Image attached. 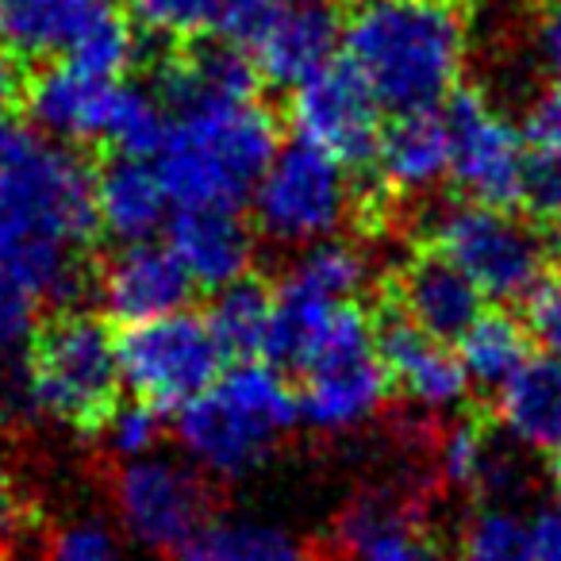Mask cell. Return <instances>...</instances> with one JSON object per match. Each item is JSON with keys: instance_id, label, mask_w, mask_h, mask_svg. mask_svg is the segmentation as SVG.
Returning <instances> with one entry per match:
<instances>
[{"instance_id": "cell-38", "label": "cell", "mask_w": 561, "mask_h": 561, "mask_svg": "<svg viewBox=\"0 0 561 561\" xmlns=\"http://www.w3.org/2000/svg\"><path fill=\"white\" fill-rule=\"evenodd\" d=\"M24 139H27V127H20L16 119L0 112V170L9 165V158L16 154L20 142H24Z\"/></svg>"}, {"instance_id": "cell-5", "label": "cell", "mask_w": 561, "mask_h": 561, "mask_svg": "<svg viewBox=\"0 0 561 561\" xmlns=\"http://www.w3.org/2000/svg\"><path fill=\"white\" fill-rule=\"evenodd\" d=\"M119 351L116 335L93 312L58 308L35 328L27 343V397L43 415L85 435L119 408Z\"/></svg>"}, {"instance_id": "cell-31", "label": "cell", "mask_w": 561, "mask_h": 561, "mask_svg": "<svg viewBox=\"0 0 561 561\" xmlns=\"http://www.w3.org/2000/svg\"><path fill=\"white\" fill-rule=\"evenodd\" d=\"M523 320H527V331L542 354L561 362V277H546L527 300H523Z\"/></svg>"}, {"instance_id": "cell-11", "label": "cell", "mask_w": 561, "mask_h": 561, "mask_svg": "<svg viewBox=\"0 0 561 561\" xmlns=\"http://www.w3.org/2000/svg\"><path fill=\"white\" fill-rule=\"evenodd\" d=\"M381 101L351 62H331L293 89L289 116L297 139L328 150L346 170H374L385 139Z\"/></svg>"}, {"instance_id": "cell-13", "label": "cell", "mask_w": 561, "mask_h": 561, "mask_svg": "<svg viewBox=\"0 0 561 561\" xmlns=\"http://www.w3.org/2000/svg\"><path fill=\"white\" fill-rule=\"evenodd\" d=\"M116 507L142 546L170 553H178L211 519V496L201 477L158 458H135L119 466Z\"/></svg>"}, {"instance_id": "cell-8", "label": "cell", "mask_w": 561, "mask_h": 561, "mask_svg": "<svg viewBox=\"0 0 561 561\" xmlns=\"http://www.w3.org/2000/svg\"><path fill=\"white\" fill-rule=\"evenodd\" d=\"M389 392L392 377L377 351L374 308L346 300L312 362L300 369V415L316 431H351L366 423Z\"/></svg>"}, {"instance_id": "cell-40", "label": "cell", "mask_w": 561, "mask_h": 561, "mask_svg": "<svg viewBox=\"0 0 561 561\" xmlns=\"http://www.w3.org/2000/svg\"><path fill=\"white\" fill-rule=\"evenodd\" d=\"M280 4H320V0H280Z\"/></svg>"}, {"instance_id": "cell-3", "label": "cell", "mask_w": 561, "mask_h": 561, "mask_svg": "<svg viewBox=\"0 0 561 561\" xmlns=\"http://www.w3.org/2000/svg\"><path fill=\"white\" fill-rule=\"evenodd\" d=\"M173 124L154 154L158 178L178 208H239L280 150V127L257 96H208L170 112Z\"/></svg>"}, {"instance_id": "cell-37", "label": "cell", "mask_w": 561, "mask_h": 561, "mask_svg": "<svg viewBox=\"0 0 561 561\" xmlns=\"http://www.w3.org/2000/svg\"><path fill=\"white\" fill-rule=\"evenodd\" d=\"M20 58L0 43V112L24 101V78H20Z\"/></svg>"}, {"instance_id": "cell-34", "label": "cell", "mask_w": 561, "mask_h": 561, "mask_svg": "<svg viewBox=\"0 0 561 561\" xmlns=\"http://www.w3.org/2000/svg\"><path fill=\"white\" fill-rule=\"evenodd\" d=\"M523 135H527L530 147L546 150L561 162V93H542L535 104L527 108V119H523Z\"/></svg>"}, {"instance_id": "cell-24", "label": "cell", "mask_w": 561, "mask_h": 561, "mask_svg": "<svg viewBox=\"0 0 561 561\" xmlns=\"http://www.w3.org/2000/svg\"><path fill=\"white\" fill-rule=\"evenodd\" d=\"M458 358L469 374V385L481 392H500L530 358L527 320L512 312H481L458 339Z\"/></svg>"}, {"instance_id": "cell-25", "label": "cell", "mask_w": 561, "mask_h": 561, "mask_svg": "<svg viewBox=\"0 0 561 561\" xmlns=\"http://www.w3.org/2000/svg\"><path fill=\"white\" fill-rule=\"evenodd\" d=\"M178 561H305V546L289 530L247 519H208L178 553Z\"/></svg>"}, {"instance_id": "cell-12", "label": "cell", "mask_w": 561, "mask_h": 561, "mask_svg": "<svg viewBox=\"0 0 561 561\" xmlns=\"http://www.w3.org/2000/svg\"><path fill=\"white\" fill-rule=\"evenodd\" d=\"M450 124V181L461 201L519 208L527 135L515 131L477 89H458L446 101Z\"/></svg>"}, {"instance_id": "cell-33", "label": "cell", "mask_w": 561, "mask_h": 561, "mask_svg": "<svg viewBox=\"0 0 561 561\" xmlns=\"http://www.w3.org/2000/svg\"><path fill=\"white\" fill-rule=\"evenodd\" d=\"M50 561H119V550L104 527L78 523V527L62 530V535L55 538Z\"/></svg>"}, {"instance_id": "cell-16", "label": "cell", "mask_w": 561, "mask_h": 561, "mask_svg": "<svg viewBox=\"0 0 561 561\" xmlns=\"http://www.w3.org/2000/svg\"><path fill=\"white\" fill-rule=\"evenodd\" d=\"M196 280L170 242H124L96 265V297L112 320L142 323L188 308Z\"/></svg>"}, {"instance_id": "cell-32", "label": "cell", "mask_w": 561, "mask_h": 561, "mask_svg": "<svg viewBox=\"0 0 561 561\" xmlns=\"http://www.w3.org/2000/svg\"><path fill=\"white\" fill-rule=\"evenodd\" d=\"M354 561H450V558L420 527H408L369 542L366 550L354 553Z\"/></svg>"}, {"instance_id": "cell-28", "label": "cell", "mask_w": 561, "mask_h": 561, "mask_svg": "<svg viewBox=\"0 0 561 561\" xmlns=\"http://www.w3.org/2000/svg\"><path fill=\"white\" fill-rule=\"evenodd\" d=\"M285 277L305 285V289L320 293V297L354 300V293H358L362 280H366V257H362V250L351 247V242L323 239V242H312V250H308Z\"/></svg>"}, {"instance_id": "cell-21", "label": "cell", "mask_w": 561, "mask_h": 561, "mask_svg": "<svg viewBox=\"0 0 561 561\" xmlns=\"http://www.w3.org/2000/svg\"><path fill=\"white\" fill-rule=\"evenodd\" d=\"M165 204L173 201L150 158L112 154L104 165H96V211L104 234L112 239H150L165 224Z\"/></svg>"}, {"instance_id": "cell-15", "label": "cell", "mask_w": 561, "mask_h": 561, "mask_svg": "<svg viewBox=\"0 0 561 561\" xmlns=\"http://www.w3.org/2000/svg\"><path fill=\"white\" fill-rule=\"evenodd\" d=\"M124 81L81 70L73 62H50L24 81V112L43 135L81 147H108Z\"/></svg>"}, {"instance_id": "cell-26", "label": "cell", "mask_w": 561, "mask_h": 561, "mask_svg": "<svg viewBox=\"0 0 561 561\" xmlns=\"http://www.w3.org/2000/svg\"><path fill=\"white\" fill-rule=\"evenodd\" d=\"M458 561H538L535 530L507 504H481L458 535Z\"/></svg>"}, {"instance_id": "cell-14", "label": "cell", "mask_w": 561, "mask_h": 561, "mask_svg": "<svg viewBox=\"0 0 561 561\" xmlns=\"http://www.w3.org/2000/svg\"><path fill=\"white\" fill-rule=\"evenodd\" d=\"M381 300L420 323L443 343H458L461 331L484 312V293L443 247L420 239L415 250L389 270L381 285Z\"/></svg>"}, {"instance_id": "cell-2", "label": "cell", "mask_w": 561, "mask_h": 561, "mask_svg": "<svg viewBox=\"0 0 561 561\" xmlns=\"http://www.w3.org/2000/svg\"><path fill=\"white\" fill-rule=\"evenodd\" d=\"M469 32L458 0H354L343 55L385 112H427L458 93Z\"/></svg>"}, {"instance_id": "cell-18", "label": "cell", "mask_w": 561, "mask_h": 561, "mask_svg": "<svg viewBox=\"0 0 561 561\" xmlns=\"http://www.w3.org/2000/svg\"><path fill=\"white\" fill-rule=\"evenodd\" d=\"M339 47H343V20L331 0H320V4H280L277 0L270 24L250 47V58L270 85L297 89L300 81L335 62Z\"/></svg>"}, {"instance_id": "cell-9", "label": "cell", "mask_w": 561, "mask_h": 561, "mask_svg": "<svg viewBox=\"0 0 561 561\" xmlns=\"http://www.w3.org/2000/svg\"><path fill=\"white\" fill-rule=\"evenodd\" d=\"M119 374L135 400H147L158 412H181L219 381L227 354L219 351L208 316L188 308L158 320L127 323L116 335Z\"/></svg>"}, {"instance_id": "cell-23", "label": "cell", "mask_w": 561, "mask_h": 561, "mask_svg": "<svg viewBox=\"0 0 561 561\" xmlns=\"http://www.w3.org/2000/svg\"><path fill=\"white\" fill-rule=\"evenodd\" d=\"M204 316H208V328L227 362L265 358V343H270L273 328V285L247 273V277L216 289V300Z\"/></svg>"}, {"instance_id": "cell-20", "label": "cell", "mask_w": 561, "mask_h": 561, "mask_svg": "<svg viewBox=\"0 0 561 561\" xmlns=\"http://www.w3.org/2000/svg\"><path fill=\"white\" fill-rule=\"evenodd\" d=\"M450 173V124L446 112H400L385 127L381 150H377L374 178L377 188L392 201H415L443 185Z\"/></svg>"}, {"instance_id": "cell-41", "label": "cell", "mask_w": 561, "mask_h": 561, "mask_svg": "<svg viewBox=\"0 0 561 561\" xmlns=\"http://www.w3.org/2000/svg\"><path fill=\"white\" fill-rule=\"evenodd\" d=\"M558 4H561V0H558Z\"/></svg>"}, {"instance_id": "cell-17", "label": "cell", "mask_w": 561, "mask_h": 561, "mask_svg": "<svg viewBox=\"0 0 561 561\" xmlns=\"http://www.w3.org/2000/svg\"><path fill=\"white\" fill-rule=\"evenodd\" d=\"M374 320L377 351H381V362L392 377V389L404 392L420 408H454L466 400L469 374L443 339H435L420 323H412L389 300H381V308H374Z\"/></svg>"}, {"instance_id": "cell-19", "label": "cell", "mask_w": 561, "mask_h": 561, "mask_svg": "<svg viewBox=\"0 0 561 561\" xmlns=\"http://www.w3.org/2000/svg\"><path fill=\"white\" fill-rule=\"evenodd\" d=\"M170 247L201 289H224L231 280L247 277L254 265V234L239 208H224V204H196V208L173 211Z\"/></svg>"}, {"instance_id": "cell-29", "label": "cell", "mask_w": 561, "mask_h": 561, "mask_svg": "<svg viewBox=\"0 0 561 561\" xmlns=\"http://www.w3.org/2000/svg\"><path fill=\"white\" fill-rule=\"evenodd\" d=\"M43 300L20 277V270L0 254V354H12L32 343L35 328L43 323Z\"/></svg>"}, {"instance_id": "cell-35", "label": "cell", "mask_w": 561, "mask_h": 561, "mask_svg": "<svg viewBox=\"0 0 561 561\" xmlns=\"http://www.w3.org/2000/svg\"><path fill=\"white\" fill-rule=\"evenodd\" d=\"M530 530H535V558L561 561V489L538 504Z\"/></svg>"}, {"instance_id": "cell-30", "label": "cell", "mask_w": 561, "mask_h": 561, "mask_svg": "<svg viewBox=\"0 0 561 561\" xmlns=\"http://www.w3.org/2000/svg\"><path fill=\"white\" fill-rule=\"evenodd\" d=\"M162 415L165 412H158L147 400L119 404L116 412H112V420L101 427V435L116 458H124V461L150 458V450L162 443Z\"/></svg>"}, {"instance_id": "cell-4", "label": "cell", "mask_w": 561, "mask_h": 561, "mask_svg": "<svg viewBox=\"0 0 561 561\" xmlns=\"http://www.w3.org/2000/svg\"><path fill=\"white\" fill-rule=\"evenodd\" d=\"M300 420V392L273 362H231L204 397L178 412V438L216 477L250 473Z\"/></svg>"}, {"instance_id": "cell-1", "label": "cell", "mask_w": 561, "mask_h": 561, "mask_svg": "<svg viewBox=\"0 0 561 561\" xmlns=\"http://www.w3.org/2000/svg\"><path fill=\"white\" fill-rule=\"evenodd\" d=\"M101 231L96 165L70 142L27 131L0 170V254L50 312L96 285L93 242Z\"/></svg>"}, {"instance_id": "cell-22", "label": "cell", "mask_w": 561, "mask_h": 561, "mask_svg": "<svg viewBox=\"0 0 561 561\" xmlns=\"http://www.w3.org/2000/svg\"><path fill=\"white\" fill-rule=\"evenodd\" d=\"M492 415L542 458L561 454V362L550 354L527 358V366L496 392Z\"/></svg>"}, {"instance_id": "cell-6", "label": "cell", "mask_w": 561, "mask_h": 561, "mask_svg": "<svg viewBox=\"0 0 561 561\" xmlns=\"http://www.w3.org/2000/svg\"><path fill=\"white\" fill-rule=\"evenodd\" d=\"M427 242L443 247L481 293L500 305H523L561 265V242L515 208L461 201L435 219Z\"/></svg>"}, {"instance_id": "cell-7", "label": "cell", "mask_w": 561, "mask_h": 561, "mask_svg": "<svg viewBox=\"0 0 561 561\" xmlns=\"http://www.w3.org/2000/svg\"><path fill=\"white\" fill-rule=\"evenodd\" d=\"M0 43L20 62L62 58L119 78L139 55V27L124 0H0Z\"/></svg>"}, {"instance_id": "cell-39", "label": "cell", "mask_w": 561, "mask_h": 561, "mask_svg": "<svg viewBox=\"0 0 561 561\" xmlns=\"http://www.w3.org/2000/svg\"><path fill=\"white\" fill-rule=\"evenodd\" d=\"M553 481H558V489H561V454H553Z\"/></svg>"}, {"instance_id": "cell-36", "label": "cell", "mask_w": 561, "mask_h": 561, "mask_svg": "<svg viewBox=\"0 0 561 561\" xmlns=\"http://www.w3.org/2000/svg\"><path fill=\"white\" fill-rule=\"evenodd\" d=\"M535 55H538L542 73L561 93V9L542 16V24H538V32H535Z\"/></svg>"}, {"instance_id": "cell-10", "label": "cell", "mask_w": 561, "mask_h": 561, "mask_svg": "<svg viewBox=\"0 0 561 561\" xmlns=\"http://www.w3.org/2000/svg\"><path fill=\"white\" fill-rule=\"evenodd\" d=\"M346 165L305 139L280 147L254 188V219L273 242H323L358 216Z\"/></svg>"}, {"instance_id": "cell-27", "label": "cell", "mask_w": 561, "mask_h": 561, "mask_svg": "<svg viewBox=\"0 0 561 561\" xmlns=\"http://www.w3.org/2000/svg\"><path fill=\"white\" fill-rule=\"evenodd\" d=\"M135 27L173 47H188L219 32L227 0H127Z\"/></svg>"}]
</instances>
